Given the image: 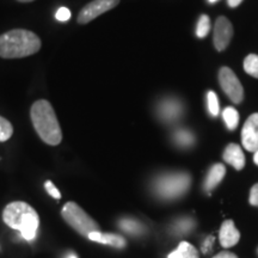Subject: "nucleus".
I'll list each match as a JSON object with an SVG mask.
<instances>
[{"label": "nucleus", "instance_id": "f257e3e1", "mask_svg": "<svg viewBox=\"0 0 258 258\" xmlns=\"http://www.w3.org/2000/svg\"><path fill=\"white\" fill-rule=\"evenodd\" d=\"M41 40L27 29H14L0 35V57L22 59L36 54L41 49Z\"/></svg>", "mask_w": 258, "mask_h": 258}, {"label": "nucleus", "instance_id": "f03ea898", "mask_svg": "<svg viewBox=\"0 0 258 258\" xmlns=\"http://www.w3.org/2000/svg\"><path fill=\"white\" fill-rule=\"evenodd\" d=\"M30 118L41 140L49 146H57L62 141V131L53 106L46 99H40L31 105Z\"/></svg>", "mask_w": 258, "mask_h": 258}, {"label": "nucleus", "instance_id": "7ed1b4c3", "mask_svg": "<svg viewBox=\"0 0 258 258\" xmlns=\"http://www.w3.org/2000/svg\"><path fill=\"white\" fill-rule=\"evenodd\" d=\"M3 220L9 227L19 231L25 240L36 238L40 217L30 205L23 201H14L6 206L3 212Z\"/></svg>", "mask_w": 258, "mask_h": 258}, {"label": "nucleus", "instance_id": "20e7f679", "mask_svg": "<svg viewBox=\"0 0 258 258\" xmlns=\"http://www.w3.org/2000/svg\"><path fill=\"white\" fill-rule=\"evenodd\" d=\"M191 184V177L188 172L177 171L158 176L153 182V192L165 201H173L185 195Z\"/></svg>", "mask_w": 258, "mask_h": 258}, {"label": "nucleus", "instance_id": "39448f33", "mask_svg": "<svg viewBox=\"0 0 258 258\" xmlns=\"http://www.w3.org/2000/svg\"><path fill=\"white\" fill-rule=\"evenodd\" d=\"M61 215L73 230L84 237H89L92 232L99 231L98 224L76 202H67L61 211Z\"/></svg>", "mask_w": 258, "mask_h": 258}, {"label": "nucleus", "instance_id": "423d86ee", "mask_svg": "<svg viewBox=\"0 0 258 258\" xmlns=\"http://www.w3.org/2000/svg\"><path fill=\"white\" fill-rule=\"evenodd\" d=\"M219 80L224 92L234 104H239L244 98L243 86L233 71L228 67H222L219 72Z\"/></svg>", "mask_w": 258, "mask_h": 258}, {"label": "nucleus", "instance_id": "0eeeda50", "mask_svg": "<svg viewBox=\"0 0 258 258\" xmlns=\"http://www.w3.org/2000/svg\"><path fill=\"white\" fill-rule=\"evenodd\" d=\"M118 4H120V0H93V2L89 3L85 8L82 9L77 21L79 24H88L98 16L116 8Z\"/></svg>", "mask_w": 258, "mask_h": 258}, {"label": "nucleus", "instance_id": "6e6552de", "mask_svg": "<svg viewBox=\"0 0 258 258\" xmlns=\"http://www.w3.org/2000/svg\"><path fill=\"white\" fill-rule=\"evenodd\" d=\"M241 143L245 150L256 152L258 150V112L247 118L241 129Z\"/></svg>", "mask_w": 258, "mask_h": 258}, {"label": "nucleus", "instance_id": "1a4fd4ad", "mask_svg": "<svg viewBox=\"0 0 258 258\" xmlns=\"http://www.w3.org/2000/svg\"><path fill=\"white\" fill-rule=\"evenodd\" d=\"M233 28L232 23L226 17H219L214 27V46L217 50L222 51L230 44Z\"/></svg>", "mask_w": 258, "mask_h": 258}, {"label": "nucleus", "instance_id": "9d476101", "mask_svg": "<svg viewBox=\"0 0 258 258\" xmlns=\"http://www.w3.org/2000/svg\"><path fill=\"white\" fill-rule=\"evenodd\" d=\"M158 114H159L161 120L165 122H175L179 117H182L183 105L175 98L165 99L160 103L159 108H158Z\"/></svg>", "mask_w": 258, "mask_h": 258}, {"label": "nucleus", "instance_id": "9b49d317", "mask_svg": "<svg viewBox=\"0 0 258 258\" xmlns=\"http://www.w3.org/2000/svg\"><path fill=\"white\" fill-rule=\"evenodd\" d=\"M219 239H220V244L222 246L232 247L238 243L240 239L239 231L235 228L234 222L232 220H226L224 224L221 225L220 232H219Z\"/></svg>", "mask_w": 258, "mask_h": 258}, {"label": "nucleus", "instance_id": "f8f14e48", "mask_svg": "<svg viewBox=\"0 0 258 258\" xmlns=\"http://www.w3.org/2000/svg\"><path fill=\"white\" fill-rule=\"evenodd\" d=\"M88 238L90 240L96 241V243L110 245V246H114L116 249H123L125 244H127L122 235L115 233H103L101 231L92 232V233L89 234Z\"/></svg>", "mask_w": 258, "mask_h": 258}, {"label": "nucleus", "instance_id": "ddd939ff", "mask_svg": "<svg viewBox=\"0 0 258 258\" xmlns=\"http://www.w3.org/2000/svg\"><path fill=\"white\" fill-rule=\"evenodd\" d=\"M224 160L235 170H241L245 165V156L239 145L230 144L224 151Z\"/></svg>", "mask_w": 258, "mask_h": 258}, {"label": "nucleus", "instance_id": "4468645a", "mask_svg": "<svg viewBox=\"0 0 258 258\" xmlns=\"http://www.w3.org/2000/svg\"><path fill=\"white\" fill-rule=\"evenodd\" d=\"M226 173V169L222 164H215L211 167V170L208 171L207 176H206L205 183H203V188L205 191L211 192L215 186L220 184V182L224 178Z\"/></svg>", "mask_w": 258, "mask_h": 258}, {"label": "nucleus", "instance_id": "2eb2a0df", "mask_svg": "<svg viewBox=\"0 0 258 258\" xmlns=\"http://www.w3.org/2000/svg\"><path fill=\"white\" fill-rule=\"evenodd\" d=\"M195 228V221L190 218H180L178 220L173 222L171 231L173 232V234H176L177 237H184V235L189 234L190 232L194 231Z\"/></svg>", "mask_w": 258, "mask_h": 258}, {"label": "nucleus", "instance_id": "dca6fc26", "mask_svg": "<svg viewBox=\"0 0 258 258\" xmlns=\"http://www.w3.org/2000/svg\"><path fill=\"white\" fill-rule=\"evenodd\" d=\"M167 258H199V252L188 241H180L178 247L172 251Z\"/></svg>", "mask_w": 258, "mask_h": 258}, {"label": "nucleus", "instance_id": "f3484780", "mask_svg": "<svg viewBox=\"0 0 258 258\" xmlns=\"http://www.w3.org/2000/svg\"><path fill=\"white\" fill-rule=\"evenodd\" d=\"M173 141L182 148L191 147L195 143V137L191 132L185 128H179L173 133Z\"/></svg>", "mask_w": 258, "mask_h": 258}, {"label": "nucleus", "instance_id": "a211bd4d", "mask_svg": "<svg viewBox=\"0 0 258 258\" xmlns=\"http://www.w3.org/2000/svg\"><path fill=\"white\" fill-rule=\"evenodd\" d=\"M118 226L123 232H127V233L132 235H139L144 233V225L138 220H134V219H122L118 222Z\"/></svg>", "mask_w": 258, "mask_h": 258}, {"label": "nucleus", "instance_id": "6ab92c4d", "mask_svg": "<svg viewBox=\"0 0 258 258\" xmlns=\"http://www.w3.org/2000/svg\"><path fill=\"white\" fill-rule=\"evenodd\" d=\"M222 118H224L226 127L230 129V131H234L238 127V123H239V114L232 106L224 109V111H222Z\"/></svg>", "mask_w": 258, "mask_h": 258}, {"label": "nucleus", "instance_id": "aec40b11", "mask_svg": "<svg viewBox=\"0 0 258 258\" xmlns=\"http://www.w3.org/2000/svg\"><path fill=\"white\" fill-rule=\"evenodd\" d=\"M244 70L245 72L252 76L253 78H258V55L250 54V55L245 57Z\"/></svg>", "mask_w": 258, "mask_h": 258}, {"label": "nucleus", "instance_id": "412c9836", "mask_svg": "<svg viewBox=\"0 0 258 258\" xmlns=\"http://www.w3.org/2000/svg\"><path fill=\"white\" fill-rule=\"evenodd\" d=\"M14 134V127L11 122L0 116V143H5Z\"/></svg>", "mask_w": 258, "mask_h": 258}, {"label": "nucleus", "instance_id": "4be33fe9", "mask_svg": "<svg viewBox=\"0 0 258 258\" xmlns=\"http://www.w3.org/2000/svg\"><path fill=\"white\" fill-rule=\"evenodd\" d=\"M211 30V21L207 15H202L198 22V27H196V36L199 38H205Z\"/></svg>", "mask_w": 258, "mask_h": 258}, {"label": "nucleus", "instance_id": "5701e85b", "mask_svg": "<svg viewBox=\"0 0 258 258\" xmlns=\"http://www.w3.org/2000/svg\"><path fill=\"white\" fill-rule=\"evenodd\" d=\"M207 106L209 114L214 117H217L219 115V111H220V105H219L218 97L215 95V92L208 91L207 92Z\"/></svg>", "mask_w": 258, "mask_h": 258}, {"label": "nucleus", "instance_id": "b1692460", "mask_svg": "<svg viewBox=\"0 0 258 258\" xmlns=\"http://www.w3.org/2000/svg\"><path fill=\"white\" fill-rule=\"evenodd\" d=\"M44 188H46V191L49 194L53 199H55V200L61 199V192L59 191V189H57L56 186L53 184V182H51V180H46V182H44Z\"/></svg>", "mask_w": 258, "mask_h": 258}, {"label": "nucleus", "instance_id": "393cba45", "mask_svg": "<svg viewBox=\"0 0 258 258\" xmlns=\"http://www.w3.org/2000/svg\"><path fill=\"white\" fill-rule=\"evenodd\" d=\"M55 18L60 22H67L71 18V11L67 8H60L55 14Z\"/></svg>", "mask_w": 258, "mask_h": 258}, {"label": "nucleus", "instance_id": "a878e982", "mask_svg": "<svg viewBox=\"0 0 258 258\" xmlns=\"http://www.w3.org/2000/svg\"><path fill=\"white\" fill-rule=\"evenodd\" d=\"M249 201H250L251 205L257 206V207H258V183H257V184H254L252 188H251Z\"/></svg>", "mask_w": 258, "mask_h": 258}, {"label": "nucleus", "instance_id": "bb28decb", "mask_svg": "<svg viewBox=\"0 0 258 258\" xmlns=\"http://www.w3.org/2000/svg\"><path fill=\"white\" fill-rule=\"evenodd\" d=\"M213 241H214V238L213 237H208L207 239L205 240V243H203V245H202V252L203 253H208L209 251L212 250Z\"/></svg>", "mask_w": 258, "mask_h": 258}, {"label": "nucleus", "instance_id": "cd10ccee", "mask_svg": "<svg viewBox=\"0 0 258 258\" xmlns=\"http://www.w3.org/2000/svg\"><path fill=\"white\" fill-rule=\"evenodd\" d=\"M213 258H238V257L235 256L234 253L228 252V251H222V252L218 253L217 256H214Z\"/></svg>", "mask_w": 258, "mask_h": 258}, {"label": "nucleus", "instance_id": "c85d7f7f", "mask_svg": "<svg viewBox=\"0 0 258 258\" xmlns=\"http://www.w3.org/2000/svg\"><path fill=\"white\" fill-rule=\"evenodd\" d=\"M241 2L243 0H227V4L231 6V8H237V6H239L241 4Z\"/></svg>", "mask_w": 258, "mask_h": 258}, {"label": "nucleus", "instance_id": "c756f323", "mask_svg": "<svg viewBox=\"0 0 258 258\" xmlns=\"http://www.w3.org/2000/svg\"><path fill=\"white\" fill-rule=\"evenodd\" d=\"M253 161H254V164H256V165L258 166V150L256 151V152H254V156H253Z\"/></svg>", "mask_w": 258, "mask_h": 258}, {"label": "nucleus", "instance_id": "7c9ffc66", "mask_svg": "<svg viewBox=\"0 0 258 258\" xmlns=\"http://www.w3.org/2000/svg\"><path fill=\"white\" fill-rule=\"evenodd\" d=\"M17 2H19V3H31V2H34V0H17Z\"/></svg>", "mask_w": 258, "mask_h": 258}, {"label": "nucleus", "instance_id": "2f4dec72", "mask_svg": "<svg viewBox=\"0 0 258 258\" xmlns=\"http://www.w3.org/2000/svg\"><path fill=\"white\" fill-rule=\"evenodd\" d=\"M67 258H78V257H77V256H76V254L71 253V254H70V256H69V257H67Z\"/></svg>", "mask_w": 258, "mask_h": 258}, {"label": "nucleus", "instance_id": "473e14b6", "mask_svg": "<svg viewBox=\"0 0 258 258\" xmlns=\"http://www.w3.org/2000/svg\"><path fill=\"white\" fill-rule=\"evenodd\" d=\"M208 2H209V3H212V4H213V3H217L218 0H208Z\"/></svg>", "mask_w": 258, "mask_h": 258}, {"label": "nucleus", "instance_id": "72a5a7b5", "mask_svg": "<svg viewBox=\"0 0 258 258\" xmlns=\"http://www.w3.org/2000/svg\"><path fill=\"white\" fill-rule=\"evenodd\" d=\"M257 252H258V249H257Z\"/></svg>", "mask_w": 258, "mask_h": 258}]
</instances>
